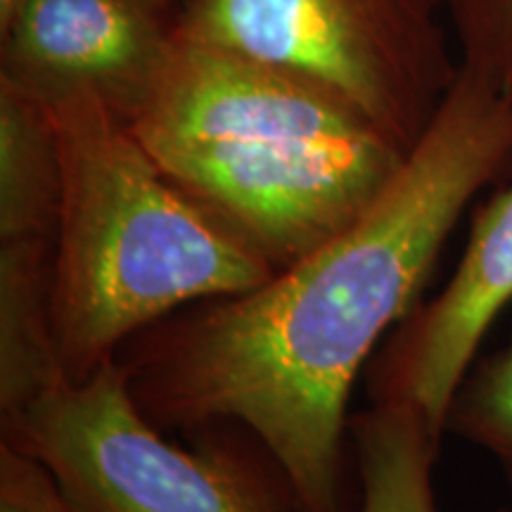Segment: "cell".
I'll return each mask as SVG.
<instances>
[{"mask_svg":"<svg viewBox=\"0 0 512 512\" xmlns=\"http://www.w3.org/2000/svg\"><path fill=\"white\" fill-rule=\"evenodd\" d=\"M494 512H512V508H496Z\"/></svg>","mask_w":512,"mask_h":512,"instance_id":"obj_17","label":"cell"},{"mask_svg":"<svg viewBox=\"0 0 512 512\" xmlns=\"http://www.w3.org/2000/svg\"><path fill=\"white\" fill-rule=\"evenodd\" d=\"M444 434L489 453L512 489V335L503 349L475 361L460 382Z\"/></svg>","mask_w":512,"mask_h":512,"instance_id":"obj_11","label":"cell"},{"mask_svg":"<svg viewBox=\"0 0 512 512\" xmlns=\"http://www.w3.org/2000/svg\"><path fill=\"white\" fill-rule=\"evenodd\" d=\"M174 29L147 0H24L0 34V74L43 98L86 88L124 119Z\"/></svg>","mask_w":512,"mask_h":512,"instance_id":"obj_7","label":"cell"},{"mask_svg":"<svg viewBox=\"0 0 512 512\" xmlns=\"http://www.w3.org/2000/svg\"><path fill=\"white\" fill-rule=\"evenodd\" d=\"M62 159L48 102L0 74V242L57 240Z\"/></svg>","mask_w":512,"mask_h":512,"instance_id":"obj_9","label":"cell"},{"mask_svg":"<svg viewBox=\"0 0 512 512\" xmlns=\"http://www.w3.org/2000/svg\"><path fill=\"white\" fill-rule=\"evenodd\" d=\"M463 55L512 91V0H472L453 12Z\"/></svg>","mask_w":512,"mask_h":512,"instance_id":"obj_12","label":"cell"},{"mask_svg":"<svg viewBox=\"0 0 512 512\" xmlns=\"http://www.w3.org/2000/svg\"><path fill=\"white\" fill-rule=\"evenodd\" d=\"M124 124L275 271L351 226L408 155L323 83L176 29Z\"/></svg>","mask_w":512,"mask_h":512,"instance_id":"obj_2","label":"cell"},{"mask_svg":"<svg viewBox=\"0 0 512 512\" xmlns=\"http://www.w3.org/2000/svg\"><path fill=\"white\" fill-rule=\"evenodd\" d=\"M358 512H439L434 470L444 441L413 403L373 401L349 420Z\"/></svg>","mask_w":512,"mask_h":512,"instance_id":"obj_10","label":"cell"},{"mask_svg":"<svg viewBox=\"0 0 512 512\" xmlns=\"http://www.w3.org/2000/svg\"><path fill=\"white\" fill-rule=\"evenodd\" d=\"M512 304V185L477 209L444 290L401 320L370 375L373 401L418 406L444 434L453 394ZM446 437V434H444Z\"/></svg>","mask_w":512,"mask_h":512,"instance_id":"obj_6","label":"cell"},{"mask_svg":"<svg viewBox=\"0 0 512 512\" xmlns=\"http://www.w3.org/2000/svg\"><path fill=\"white\" fill-rule=\"evenodd\" d=\"M467 3H472V0H451V12L463 8V5H467Z\"/></svg>","mask_w":512,"mask_h":512,"instance_id":"obj_16","label":"cell"},{"mask_svg":"<svg viewBox=\"0 0 512 512\" xmlns=\"http://www.w3.org/2000/svg\"><path fill=\"white\" fill-rule=\"evenodd\" d=\"M3 441L46 467L79 512H302L271 463L162 437L119 358L5 418Z\"/></svg>","mask_w":512,"mask_h":512,"instance_id":"obj_4","label":"cell"},{"mask_svg":"<svg viewBox=\"0 0 512 512\" xmlns=\"http://www.w3.org/2000/svg\"><path fill=\"white\" fill-rule=\"evenodd\" d=\"M446 10L451 0H188L176 31L323 83L411 150L460 69Z\"/></svg>","mask_w":512,"mask_h":512,"instance_id":"obj_5","label":"cell"},{"mask_svg":"<svg viewBox=\"0 0 512 512\" xmlns=\"http://www.w3.org/2000/svg\"><path fill=\"white\" fill-rule=\"evenodd\" d=\"M24 0H0V34L10 29L12 19H15L17 10L22 8Z\"/></svg>","mask_w":512,"mask_h":512,"instance_id":"obj_14","label":"cell"},{"mask_svg":"<svg viewBox=\"0 0 512 512\" xmlns=\"http://www.w3.org/2000/svg\"><path fill=\"white\" fill-rule=\"evenodd\" d=\"M512 166V93L460 62L401 169L358 219L254 290L197 302L117 354L145 418L238 422L302 512H358L344 441L349 396L418 302L465 209Z\"/></svg>","mask_w":512,"mask_h":512,"instance_id":"obj_1","label":"cell"},{"mask_svg":"<svg viewBox=\"0 0 512 512\" xmlns=\"http://www.w3.org/2000/svg\"><path fill=\"white\" fill-rule=\"evenodd\" d=\"M0 512H79L53 475L27 453L0 444Z\"/></svg>","mask_w":512,"mask_h":512,"instance_id":"obj_13","label":"cell"},{"mask_svg":"<svg viewBox=\"0 0 512 512\" xmlns=\"http://www.w3.org/2000/svg\"><path fill=\"white\" fill-rule=\"evenodd\" d=\"M43 100L62 159L53 318L67 382L117 358L157 320L254 290L275 273L159 171L98 93Z\"/></svg>","mask_w":512,"mask_h":512,"instance_id":"obj_3","label":"cell"},{"mask_svg":"<svg viewBox=\"0 0 512 512\" xmlns=\"http://www.w3.org/2000/svg\"><path fill=\"white\" fill-rule=\"evenodd\" d=\"M55 240L0 242V411L3 420L67 382L53 318Z\"/></svg>","mask_w":512,"mask_h":512,"instance_id":"obj_8","label":"cell"},{"mask_svg":"<svg viewBox=\"0 0 512 512\" xmlns=\"http://www.w3.org/2000/svg\"><path fill=\"white\" fill-rule=\"evenodd\" d=\"M147 3H152V5H155V8L178 17V12H181V8H183L185 3H188V0H147Z\"/></svg>","mask_w":512,"mask_h":512,"instance_id":"obj_15","label":"cell"}]
</instances>
